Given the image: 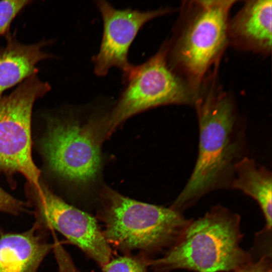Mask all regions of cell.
Segmentation results:
<instances>
[{"instance_id":"obj_12","label":"cell","mask_w":272,"mask_h":272,"mask_svg":"<svg viewBox=\"0 0 272 272\" xmlns=\"http://www.w3.org/2000/svg\"><path fill=\"white\" fill-rule=\"evenodd\" d=\"M0 48V98L6 90L37 75V64L51 55L43 50L45 41L26 44L9 34Z\"/></svg>"},{"instance_id":"obj_9","label":"cell","mask_w":272,"mask_h":272,"mask_svg":"<svg viewBox=\"0 0 272 272\" xmlns=\"http://www.w3.org/2000/svg\"><path fill=\"white\" fill-rule=\"evenodd\" d=\"M103 21L102 39L98 53L93 57L95 74L102 77L113 67L123 75L133 65L128 61L130 47L140 29L151 20L171 12L169 8L140 11L117 9L106 1H95Z\"/></svg>"},{"instance_id":"obj_1","label":"cell","mask_w":272,"mask_h":272,"mask_svg":"<svg viewBox=\"0 0 272 272\" xmlns=\"http://www.w3.org/2000/svg\"><path fill=\"white\" fill-rule=\"evenodd\" d=\"M194 106L197 157L187 183L170 207L181 214L206 194L230 188L235 165L247 156L244 125L230 97L211 91L201 95Z\"/></svg>"},{"instance_id":"obj_3","label":"cell","mask_w":272,"mask_h":272,"mask_svg":"<svg viewBox=\"0 0 272 272\" xmlns=\"http://www.w3.org/2000/svg\"><path fill=\"white\" fill-rule=\"evenodd\" d=\"M96 219L110 247L122 255L142 252L152 258L178 240L190 220L166 208L141 202L109 188L103 189Z\"/></svg>"},{"instance_id":"obj_17","label":"cell","mask_w":272,"mask_h":272,"mask_svg":"<svg viewBox=\"0 0 272 272\" xmlns=\"http://www.w3.org/2000/svg\"><path fill=\"white\" fill-rule=\"evenodd\" d=\"M230 272H272L271 255H263Z\"/></svg>"},{"instance_id":"obj_8","label":"cell","mask_w":272,"mask_h":272,"mask_svg":"<svg viewBox=\"0 0 272 272\" xmlns=\"http://www.w3.org/2000/svg\"><path fill=\"white\" fill-rule=\"evenodd\" d=\"M40 184V190L27 185L35 222L48 231H58L101 267L107 263L112 250L96 217L65 202L41 180Z\"/></svg>"},{"instance_id":"obj_14","label":"cell","mask_w":272,"mask_h":272,"mask_svg":"<svg viewBox=\"0 0 272 272\" xmlns=\"http://www.w3.org/2000/svg\"><path fill=\"white\" fill-rule=\"evenodd\" d=\"M152 259L142 252L122 255L103 266L102 272H149Z\"/></svg>"},{"instance_id":"obj_10","label":"cell","mask_w":272,"mask_h":272,"mask_svg":"<svg viewBox=\"0 0 272 272\" xmlns=\"http://www.w3.org/2000/svg\"><path fill=\"white\" fill-rule=\"evenodd\" d=\"M36 223L22 233L0 235V272H37L54 244Z\"/></svg>"},{"instance_id":"obj_13","label":"cell","mask_w":272,"mask_h":272,"mask_svg":"<svg viewBox=\"0 0 272 272\" xmlns=\"http://www.w3.org/2000/svg\"><path fill=\"white\" fill-rule=\"evenodd\" d=\"M230 188L238 190L253 198L263 214L265 227L271 229L272 174L266 167L247 156L235 165Z\"/></svg>"},{"instance_id":"obj_6","label":"cell","mask_w":272,"mask_h":272,"mask_svg":"<svg viewBox=\"0 0 272 272\" xmlns=\"http://www.w3.org/2000/svg\"><path fill=\"white\" fill-rule=\"evenodd\" d=\"M50 88L35 75L0 98V172L11 177L20 173L38 190L40 171L32 156L31 116L36 100Z\"/></svg>"},{"instance_id":"obj_16","label":"cell","mask_w":272,"mask_h":272,"mask_svg":"<svg viewBox=\"0 0 272 272\" xmlns=\"http://www.w3.org/2000/svg\"><path fill=\"white\" fill-rule=\"evenodd\" d=\"M27 203L17 199L0 187V212L17 215L27 210Z\"/></svg>"},{"instance_id":"obj_15","label":"cell","mask_w":272,"mask_h":272,"mask_svg":"<svg viewBox=\"0 0 272 272\" xmlns=\"http://www.w3.org/2000/svg\"><path fill=\"white\" fill-rule=\"evenodd\" d=\"M32 2L31 1H0V36L10 34L11 25L17 15Z\"/></svg>"},{"instance_id":"obj_11","label":"cell","mask_w":272,"mask_h":272,"mask_svg":"<svg viewBox=\"0 0 272 272\" xmlns=\"http://www.w3.org/2000/svg\"><path fill=\"white\" fill-rule=\"evenodd\" d=\"M271 0L247 2L229 21L228 39L240 48L267 54L271 49Z\"/></svg>"},{"instance_id":"obj_7","label":"cell","mask_w":272,"mask_h":272,"mask_svg":"<svg viewBox=\"0 0 272 272\" xmlns=\"http://www.w3.org/2000/svg\"><path fill=\"white\" fill-rule=\"evenodd\" d=\"M40 141V149L50 170L77 185H87L101 167L100 144L92 119L81 123L72 118L50 120Z\"/></svg>"},{"instance_id":"obj_2","label":"cell","mask_w":272,"mask_h":272,"mask_svg":"<svg viewBox=\"0 0 272 272\" xmlns=\"http://www.w3.org/2000/svg\"><path fill=\"white\" fill-rule=\"evenodd\" d=\"M241 218L216 206L196 220H191L176 242L158 258L150 262L154 272L186 269L196 272H230L253 260L240 246Z\"/></svg>"},{"instance_id":"obj_5","label":"cell","mask_w":272,"mask_h":272,"mask_svg":"<svg viewBox=\"0 0 272 272\" xmlns=\"http://www.w3.org/2000/svg\"><path fill=\"white\" fill-rule=\"evenodd\" d=\"M235 1H196L171 44H165L171 67L196 90L228 41V14Z\"/></svg>"},{"instance_id":"obj_4","label":"cell","mask_w":272,"mask_h":272,"mask_svg":"<svg viewBox=\"0 0 272 272\" xmlns=\"http://www.w3.org/2000/svg\"><path fill=\"white\" fill-rule=\"evenodd\" d=\"M166 45L123 75L124 87L111 110L97 122L104 140L129 117L165 105H194L200 93L169 65Z\"/></svg>"}]
</instances>
